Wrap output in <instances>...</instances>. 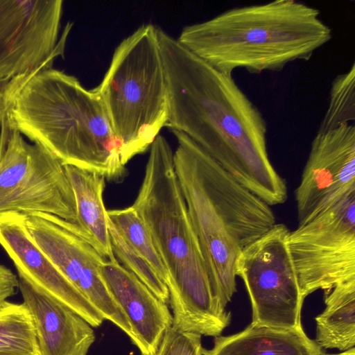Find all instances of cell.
Instances as JSON below:
<instances>
[{
    "instance_id": "obj_1",
    "label": "cell",
    "mask_w": 355,
    "mask_h": 355,
    "mask_svg": "<svg viewBox=\"0 0 355 355\" xmlns=\"http://www.w3.org/2000/svg\"><path fill=\"white\" fill-rule=\"evenodd\" d=\"M157 37L168 96L165 127L185 134L237 182L269 206L288 197L267 150V124L232 78L160 28Z\"/></svg>"
},
{
    "instance_id": "obj_2",
    "label": "cell",
    "mask_w": 355,
    "mask_h": 355,
    "mask_svg": "<svg viewBox=\"0 0 355 355\" xmlns=\"http://www.w3.org/2000/svg\"><path fill=\"white\" fill-rule=\"evenodd\" d=\"M148 229L166 266L173 327L216 337L232 315L215 298L198 239L162 135L150 146L144 176L132 205Z\"/></svg>"
},
{
    "instance_id": "obj_3",
    "label": "cell",
    "mask_w": 355,
    "mask_h": 355,
    "mask_svg": "<svg viewBox=\"0 0 355 355\" xmlns=\"http://www.w3.org/2000/svg\"><path fill=\"white\" fill-rule=\"evenodd\" d=\"M332 31L320 10L295 0L232 8L183 28L177 40L217 70L232 75L279 71L308 60L328 43Z\"/></svg>"
},
{
    "instance_id": "obj_4",
    "label": "cell",
    "mask_w": 355,
    "mask_h": 355,
    "mask_svg": "<svg viewBox=\"0 0 355 355\" xmlns=\"http://www.w3.org/2000/svg\"><path fill=\"white\" fill-rule=\"evenodd\" d=\"M9 118L64 166L114 182L126 174L122 145L99 96L73 76L53 68L39 72L19 93Z\"/></svg>"
},
{
    "instance_id": "obj_5",
    "label": "cell",
    "mask_w": 355,
    "mask_h": 355,
    "mask_svg": "<svg viewBox=\"0 0 355 355\" xmlns=\"http://www.w3.org/2000/svg\"><path fill=\"white\" fill-rule=\"evenodd\" d=\"M121 142L127 164L144 153L168 118V96L157 28L144 24L116 48L94 89Z\"/></svg>"
},
{
    "instance_id": "obj_6",
    "label": "cell",
    "mask_w": 355,
    "mask_h": 355,
    "mask_svg": "<svg viewBox=\"0 0 355 355\" xmlns=\"http://www.w3.org/2000/svg\"><path fill=\"white\" fill-rule=\"evenodd\" d=\"M61 0H0V126L30 79L64 55Z\"/></svg>"
},
{
    "instance_id": "obj_7",
    "label": "cell",
    "mask_w": 355,
    "mask_h": 355,
    "mask_svg": "<svg viewBox=\"0 0 355 355\" xmlns=\"http://www.w3.org/2000/svg\"><path fill=\"white\" fill-rule=\"evenodd\" d=\"M40 211L75 223L74 193L64 165L27 143L8 116L0 126V212Z\"/></svg>"
},
{
    "instance_id": "obj_8",
    "label": "cell",
    "mask_w": 355,
    "mask_h": 355,
    "mask_svg": "<svg viewBox=\"0 0 355 355\" xmlns=\"http://www.w3.org/2000/svg\"><path fill=\"white\" fill-rule=\"evenodd\" d=\"M290 230L282 223L243 248L236 275L246 287L254 324L286 329L302 328V297L287 240Z\"/></svg>"
},
{
    "instance_id": "obj_9",
    "label": "cell",
    "mask_w": 355,
    "mask_h": 355,
    "mask_svg": "<svg viewBox=\"0 0 355 355\" xmlns=\"http://www.w3.org/2000/svg\"><path fill=\"white\" fill-rule=\"evenodd\" d=\"M287 243L304 299L355 279V191L290 231Z\"/></svg>"
},
{
    "instance_id": "obj_10",
    "label": "cell",
    "mask_w": 355,
    "mask_h": 355,
    "mask_svg": "<svg viewBox=\"0 0 355 355\" xmlns=\"http://www.w3.org/2000/svg\"><path fill=\"white\" fill-rule=\"evenodd\" d=\"M35 243L104 320L121 329L132 340L130 325L115 302L100 272L106 261L82 235L73 223L54 214L21 212Z\"/></svg>"
},
{
    "instance_id": "obj_11",
    "label": "cell",
    "mask_w": 355,
    "mask_h": 355,
    "mask_svg": "<svg viewBox=\"0 0 355 355\" xmlns=\"http://www.w3.org/2000/svg\"><path fill=\"white\" fill-rule=\"evenodd\" d=\"M178 141L173 164L189 214L198 239L213 294L224 308L236 292V263L241 249L204 189L184 142Z\"/></svg>"
},
{
    "instance_id": "obj_12",
    "label": "cell",
    "mask_w": 355,
    "mask_h": 355,
    "mask_svg": "<svg viewBox=\"0 0 355 355\" xmlns=\"http://www.w3.org/2000/svg\"><path fill=\"white\" fill-rule=\"evenodd\" d=\"M355 191V127L342 124L317 132L295 191L298 226Z\"/></svg>"
},
{
    "instance_id": "obj_13",
    "label": "cell",
    "mask_w": 355,
    "mask_h": 355,
    "mask_svg": "<svg viewBox=\"0 0 355 355\" xmlns=\"http://www.w3.org/2000/svg\"><path fill=\"white\" fill-rule=\"evenodd\" d=\"M0 245L12 261L19 277L71 309L92 327L102 324L105 320L101 313L35 243L21 212H0Z\"/></svg>"
},
{
    "instance_id": "obj_14",
    "label": "cell",
    "mask_w": 355,
    "mask_h": 355,
    "mask_svg": "<svg viewBox=\"0 0 355 355\" xmlns=\"http://www.w3.org/2000/svg\"><path fill=\"white\" fill-rule=\"evenodd\" d=\"M100 272L130 325L132 343L141 355H154L164 334L173 326V316L167 304L117 260L105 261Z\"/></svg>"
},
{
    "instance_id": "obj_15",
    "label": "cell",
    "mask_w": 355,
    "mask_h": 355,
    "mask_svg": "<svg viewBox=\"0 0 355 355\" xmlns=\"http://www.w3.org/2000/svg\"><path fill=\"white\" fill-rule=\"evenodd\" d=\"M19 289L35 324L40 355H87L93 327L71 309L21 277Z\"/></svg>"
},
{
    "instance_id": "obj_16",
    "label": "cell",
    "mask_w": 355,
    "mask_h": 355,
    "mask_svg": "<svg viewBox=\"0 0 355 355\" xmlns=\"http://www.w3.org/2000/svg\"><path fill=\"white\" fill-rule=\"evenodd\" d=\"M303 328L286 329L250 323L243 330L215 337L202 355H324Z\"/></svg>"
},
{
    "instance_id": "obj_17",
    "label": "cell",
    "mask_w": 355,
    "mask_h": 355,
    "mask_svg": "<svg viewBox=\"0 0 355 355\" xmlns=\"http://www.w3.org/2000/svg\"><path fill=\"white\" fill-rule=\"evenodd\" d=\"M76 206V220L82 235L106 260H117L113 253L109 219L103 202L105 178L92 171L65 165Z\"/></svg>"
},
{
    "instance_id": "obj_18",
    "label": "cell",
    "mask_w": 355,
    "mask_h": 355,
    "mask_svg": "<svg viewBox=\"0 0 355 355\" xmlns=\"http://www.w3.org/2000/svg\"><path fill=\"white\" fill-rule=\"evenodd\" d=\"M325 309L315 318V343L345 351L355 346V279L324 291Z\"/></svg>"
},
{
    "instance_id": "obj_19",
    "label": "cell",
    "mask_w": 355,
    "mask_h": 355,
    "mask_svg": "<svg viewBox=\"0 0 355 355\" xmlns=\"http://www.w3.org/2000/svg\"><path fill=\"white\" fill-rule=\"evenodd\" d=\"M0 355H40L33 319L24 303L0 302Z\"/></svg>"
},
{
    "instance_id": "obj_20",
    "label": "cell",
    "mask_w": 355,
    "mask_h": 355,
    "mask_svg": "<svg viewBox=\"0 0 355 355\" xmlns=\"http://www.w3.org/2000/svg\"><path fill=\"white\" fill-rule=\"evenodd\" d=\"M107 215L124 239L150 264L168 286L171 282L168 269L148 229L135 208L130 206L120 209L107 210Z\"/></svg>"
},
{
    "instance_id": "obj_21",
    "label": "cell",
    "mask_w": 355,
    "mask_h": 355,
    "mask_svg": "<svg viewBox=\"0 0 355 355\" xmlns=\"http://www.w3.org/2000/svg\"><path fill=\"white\" fill-rule=\"evenodd\" d=\"M355 119V64L331 85L329 102L318 132L331 130Z\"/></svg>"
},
{
    "instance_id": "obj_22",
    "label": "cell",
    "mask_w": 355,
    "mask_h": 355,
    "mask_svg": "<svg viewBox=\"0 0 355 355\" xmlns=\"http://www.w3.org/2000/svg\"><path fill=\"white\" fill-rule=\"evenodd\" d=\"M109 231L113 253L125 268L135 275L161 301L168 304V290L150 264L124 239L109 220Z\"/></svg>"
},
{
    "instance_id": "obj_23",
    "label": "cell",
    "mask_w": 355,
    "mask_h": 355,
    "mask_svg": "<svg viewBox=\"0 0 355 355\" xmlns=\"http://www.w3.org/2000/svg\"><path fill=\"white\" fill-rule=\"evenodd\" d=\"M202 336L170 328L154 355H202Z\"/></svg>"
},
{
    "instance_id": "obj_24",
    "label": "cell",
    "mask_w": 355,
    "mask_h": 355,
    "mask_svg": "<svg viewBox=\"0 0 355 355\" xmlns=\"http://www.w3.org/2000/svg\"><path fill=\"white\" fill-rule=\"evenodd\" d=\"M19 288V278L6 266L0 264V302L14 295Z\"/></svg>"
},
{
    "instance_id": "obj_25",
    "label": "cell",
    "mask_w": 355,
    "mask_h": 355,
    "mask_svg": "<svg viewBox=\"0 0 355 355\" xmlns=\"http://www.w3.org/2000/svg\"><path fill=\"white\" fill-rule=\"evenodd\" d=\"M324 355H355V347L350 348L337 354H326Z\"/></svg>"
}]
</instances>
